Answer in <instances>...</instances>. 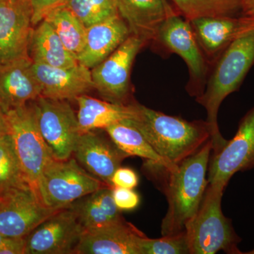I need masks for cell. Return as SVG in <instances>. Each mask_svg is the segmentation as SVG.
I'll return each instance as SVG.
<instances>
[{"instance_id": "obj_1", "label": "cell", "mask_w": 254, "mask_h": 254, "mask_svg": "<svg viewBox=\"0 0 254 254\" xmlns=\"http://www.w3.org/2000/svg\"><path fill=\"white\" fill-rule=\"evenodd\" d=\"M254 64V31L232 42L212 63L204 91L195 98L206 110L213 153H218L227 142L219 129L220 105L229 95L238 91Z\"/></svg>"}, {"instance_id": "obj_2", "label": "cell", "mask_w": 254, "mask_h": 254, "mask_svg": "<svg viewBox=\"0 0 254 254\" xmlns=\"http://www.w3.org/2000/svg\"><path fill=\"white\" fill-rule=\"evenodd\" d=\"M136 118L129 120L155 151L169 163L178 165L211 139L206 120L188 121L137 103Z\"/></svg>"}, {"instance_id": "obj_3", "label": "cell", "mask_w": 254, "mask_h": 254, "mask_svg": "<svg viewBox=\"0 0 254 254\" xmlns=\"http://www.w3.org/2000/svg\"><path fill=\"white\" fill-rule=\"evenodd\" d=\"M212 150L210 139L195 154L179 164L175 171L166 169L168 179L164 192L168 208L162 221V236L185 230L187 222L199 208L208 185L206 174Z\"/></svg>"}, {"instance_id": "obj_4", "label": "cell", "mask_w": 254, "mask_h": 254, "mask_svg": "<svg viewBox=\"0 0 254 254\" xmlns=\"http://www.w3.org/2000/svg\"><path fill=\"white\" fill-rule=\"evenodd\" d=\"M225 187L208 184L196 213L185 225L190 254H242V238L235 232L231 219L224 215L222 198Z\"/></svg>"}, {"instance_id": "obj_5", "label": "cell", "mask_w": 254, "mask_h": 254, "mask_svg": "<svg viewBox=\"0 0 254 254\" xmlns=\"http://www.w3.org/2000/svg\"><path fill=\"white\" fill-rule=\"evenodd\" d=\"M151 45L163 56L174 53L181 57L190 73L187 93L195 98L203 94L211 64L200 48L190 21L178 14L170 16L160 26Z\"/></svg>"}, {"instance_id": "obj_6", "label": "cell", "mask_w": 254, "mask_h": 254, "mask_svg": "<svg viewBox=\"0 0 254 254\" xmlns=\"http://www.w3.org/2000/svg\"><path fill=\"white\" fill-rule=\"evenodd\" d=\"M105 187L108 186L82 168L76 159H54L42 174L37 195L46 206L61 209Z\"/></svg>"}, {"instance_id": "obj_7", "label": "cell", "mask_w": 254, "mask_h": 254, "mask_svg": "<svg viewBox=\"0 0 254 254\" xmlns=\"http://www.w3.org/2000/svg\"><path fill=\"white\" fill-rule=\"evenodd\" d=\"M5 113L9 133L23 173L37 194L42 174L55 158L42 136L32 104L23 105Z\"/></svg>"}, {"instance_id": "obj_8", "label": "cell", "mask_w": 254, "mask_h": 254, "mask_svg": "<svg viewBox=\"0 0 254 254\" xmlns=\"http://www.w3.org/2000/svg\"><path fill=\"white\" fill-rule=\"evenodd\" d=\"M38 127L53 158L65 160L73 155L81 134L77 115L66 100L40 96L32 103Z\"/></svg>"}, {"instance_id": "obj_9", "label": "cell", "mask_w": 254, "mask_h": 254, "mask_svg": "<svg viewBox=\"0 0 254 254\" xmlns=\"http://www.w3.org/2000/svg\"><path fill=\"white\" fill-rule=\"evenodd\" d=\"M145 46L144 41L131 35L104 61L92 68L94 88L105 100L119 105L133 104L129 101L132 65Z\"/></svg>"}, {"instance_id": "obj_10", "label": "cell", "mask_w": 254, "mask_h": 254, "mask_svg": "<svg viewBox=\"0 0 254 254\" xmlns=\"http://www.w3.org/2000/svg\"><path fill=\"white\" fill-rule=\"evenodd\" d=\"M59 210L43 204L30 185L14 189L0 195V233L13 238H26Z\"/></svg>"}, {"instance_id": "obj_11", "label": "cell", "mask_w": 254, "mask_h": 254, "mask_svg": "<svg viewBox=\"0 0 254 254\" xmlns=\"http://www.w3.org/2000/svg\"><path fill=\"white\" fill-rule=\"evenodd\" d=\"M254 169V107L241 119L235 136L227 141L208 164V184L226 187L239 172Z\"/></svg>"}, {"instance_id": "obj_12", "label": "cell", "mask_w": 254, "mask_h": 254, "mask_svg": "<svg viewBox=\"0 0 254 254\" xmlns=\"http://www.w3.org/2000/svg\"><path fill=\"white\" fill-rule=\"evenodd\" d=\"M83 233L71 205L60 209L25 238L24 254H74Z\"/></svg>"}, {"instance_id": "obj_13", "label": "cell", "mask_w": 254, "mask_h": 254, "mask_svg": "<svg viewBox=\"0 0 254 254\" xmlns=\"http://www.w3.org/2000/svg\"><path fill=\"white\" fill-rule=\"evenodd\" d=\"M33 26L29 0H0V63L30 58Z\"/></svg>"}, {"instance_id": "obj_14", "label": "cell", "mask_w": 254, "mask_h": 254, "mask_svg": "<svg viewBox=\"0 0 254 254\" xmlns=\"http://www.w3.org/2000/svg\"><path fill=\"white\" fill-rule=\"evenodd\" d=\"M190 23L210 64L232 42L254 31V18L245 16L201 17Z\"/></svg>"}, {"instance_id": "obj_15", "label": "cell", "mask_w": 254, "mask_h": 254, "mask_svg": "<svg viewBox=\"0 0 254 254\" xmlns=\"http://www.w3.org/2000/svg\"><path fill=\"white\" fill-rule=\"evenodd\" d=\"M146 237L125 219L98 230L83 232L74 254H141V242Z\"/></svg>"}, {"instance_id": "obj_16", "label": "cell", "mask_w": 254, "mask_h": 254, "mask_svg": "<svg viewBox=\"0 0 254 254\" xmlns=\"http://www.w3.org/2000/svg\"><path fill=\"white\" fill-rule=\"evenodd\" d=\"M73 154L85 170L112 189L113 174L121 167L123 160L129 157L111 138L107 139L93 131L79 135Z\"/></svg>"}, {"instance_id": "obj_17", "label": "cell", "mask_w": 254, "mask_h": 254, "mask_svg": "<svg viewBox=\"0 0 254 254\" xmlns=\"http://www.w3.org/2000/svg\"><path fill=\"white\" fill-rule=\"evenodd\" d=\"M32 66L41 86V96L44 98L76 100L94 88L91 70L80 64L71 67H55L33 63Z\"/></svg>"}, {"instance_id": "obj_18", "label": "cell", "mask_w": 254, "mask_h": 254, "mask_svg": "<svg viewBox=\"0 0 254 254\" xmlns=\"http://www.w3.org/2000/svg\"><path fill=\"white\" fill-rule=\"evenodd\" d=\"M119 14L125 20L131 36L145 44L156 38L164 21L174 14H180L169 0H116Z\"/></svg>"}, {"instance_id": "obj_19", "label": "cell", "mask_w": 254, "mask_h": 254, "mask_svg": "<svg viewBox=\"0 0 254 254\" xmlns=\"http://www.w3.org/2000/svg\"><path fill=\"white\" fill-rule=\"evenodd\" d=\"M30 58L0 63V107L4 113L27 105L41 95Z\"/></svg>"}, {"instance_id": "obj_20", "label": "cell", "mask_w": 254, "mask_h": 254, "mask_svg": "<svg viewBox=\"0 0 254 254\" xmlns=\"http://www.w3.org/2000/svg\"><path fill=\"white\" fill-rule=\"evenodd\" d=\"M130 36L129 28L120 15L87 28L86 44L77 57L78 63L91 70Z\"/></svg>"}, {"instance_id": "obj_21", "label": "cell", "mask_w": 254, "mask_h": 254, "mask_svg": "<svg viewBox=\"0 0 254 254\" xmlns=\"http://www.w3.org/2000/svg\"><path fill=\"white\" fill-rule=\"evenodd\" d=\"M78 105L77 119L81 133L105 129L115 123L133 120L138 114L137 103L119 105L106 100L82 95L76 98Z\"/></svg>"}, {"instance_id": "obj_22", "label": "cell", "mask_w": 254, "mask_h": 254, "mask_svg": "<svg viewBox=\"0 0 254 254\" xmlns=\"http://www.w3.org/2000/svg\"><path fill=\"white\" fill-rule=\"evenodd\" d=\"M70 205L76 212L83 232L98 230L124 219L114 200L113 189L109 187L100 189Z\"/></svg>"}, {"instance_id": "obj_23", "label": "cell", "mask_w": 254, "mask_h": 254, "mask_svg": "<svg viewBox=\"0 0 254 254\" xmlns=\"http://www.w3.org/2000/svg\"><path fill=\"white\" fill-rule=\"evenodd\" d=\"M29 58L33 63L55 67H71L78 64L76 57L65 48L56 32L45 20L33 29Z\"/></svg>"}, {"instance_id": "obj_24", "label": "cell", "mask_w": 254, "mask_h": 254, "mask_svg": "<svg viewBox=\"0 0 254 254\" xmlns=\"http://www.w3.org/2000/svg\"><path fill=\"white\" fill-rule=\"evenodd\" d=\"M105 131L115 145L128 156L140 157L147 161L165 167L169 171H175L178 168V165L169 163L158 154L129 120L110 125Z\"/></svg>"}, {"instance_id": "obj_25", "label": "cell", "mask_w": 254, "mask_h": 254, "mask_svg": "<svg viewBox=\"0 0 254 254\" xmlns=\"http://www.w3.org/2000/svg\"><path fill=\"white\" fill-rule=\"evenodd\" d=\"M43 20L49 23L65 48L77 59L86 44V26L63 4L50 11Z\"/></svg>"}, {"instance_id": "obj_26", "label": "cell", "mask_w": 254, "mask_h": 254, "mask_svg": "<svg viewBox=\"0 0 254 254\" xmlns=\"http://www.w3.org/2000/svg\"><path fill=\"white\" fill-rule=\"evenodd\" d=\"M179 13L188 21L201 17L240 16L241 0H173Z\"/></svg>"}, {"instance_id": "obj_27", "label": "cell", "mask_w": 254, "mask_h": 254, "mask_svg": "<svg viewBox=\"0 0 254 254\" xmlns=\"http://www.w3.org/2000/svg\"><path fill=\"white\" fill-rule=\"evenodd\" d=\"M27 185L12 138L7 133L0 138V195Z\"/></svg>"}, {"instance_id": "obj_28", "label": "cell", "mask_w": 254, "mask_h": 254, "mask_svg": "<svg viewBox=\"0 0 254 254\" xmlns=\"http://www.w3.org/2000/svg\"><path fill=\"white\" fill-rule=\"evenodd\" d=\"M63 4L86 28L120 15L116 0H65Z\"/></svg>"}, {"instance_id": "obj_29", "label": "cell", "mask_w": 254, "mask_h": 254, "mask_svg": "<svg viewBox=\"0 0 254 254\" xmlns=\"http://www.w3.org/2000/svg\"><path fill=\"white\" fill-rule=\"evenodd\" d=\"M141 254H190L186 232L158 239L145 237L141 242Z\"/></svg>"}, {"instance_id": "obj_30", "label": "cell", "mask_w": 254, "mask_h": 254, "mask_svg": "<svg viewBox=\"0 0 254 254\" xmlns=\"http://www.w3.org/2000/svg\"><path fill=\"white\" fill-rule=\"evenodd\" d=\"M113 196L115 204L121 211L134 210L140 203L139 195L129 189L114 187Z\"/></svg>"}, {"instance_id": "obj_31", "label": "cell", "mask_w": 254, "mask_h": 254, "mask_svg": "<svg viewBox=\"0 0 254 254\" xmlns=\"http://www.w3.org/2000/svg\"><path fill=\"white\" fill-rule=\"evenodd\" d=\"M113 187L133 190L138 184V177L131 168H122L117 169L112 177Z\"/></svg>"}, {"instance_id": "obj_32", "label": "cell", "mask_w": 254, "mask_h": 254, "mask_svg": "<svg viewBox=\"0 0 254 254\" xmlns=\"http://www.w3.org/2000/svg\"><path fill=\"white\" fill-rule=\"evenodd\" d=\"M33 10V23L41 22L45 16L56 6L63 4L65 0H29Z\"/></svg>"}, {"instance_id": "obj_33", "label": "cell", "mask_w": 254, "mask_h": 254, "mask_svg": "<svg viewBox=\"0 0 254 254\" xmlns=\"http://www.w3.org/2000/svg\"><path fill=\"white\" fill-rule=\"evenodd\" d=\"M242 16L254 18V0H241Z\"/></svg>"}, {"instance_id": "obj_34", "label": "cell", "mask_w": 254, "mask_h": 254, "mask_svg": "<svg viewBox=\"0 0 254 254\" xmlns=\"http://www.w3.org/2000/svg\"><path fill=\"white\" fill-rule=\"evenodd\" d=\"M9 133V125L6 113L0 107V138Z\"/></svg>"}, {"instance_id": "obj_35", "label": "cell", "mask_w": 254, "mask_h": 254, "mask_svg": "<svg viewBox=\"0 0 254 254\" xmlns=\"http://www.w3.org/2000/svg\"><path fill=\"white\" fill-rule=\"evenodd\" d=\"M9 237L4 236L2 234L0 233V248L4 245L5 242L7 241Z\"/></svg>"}]
</instances>
